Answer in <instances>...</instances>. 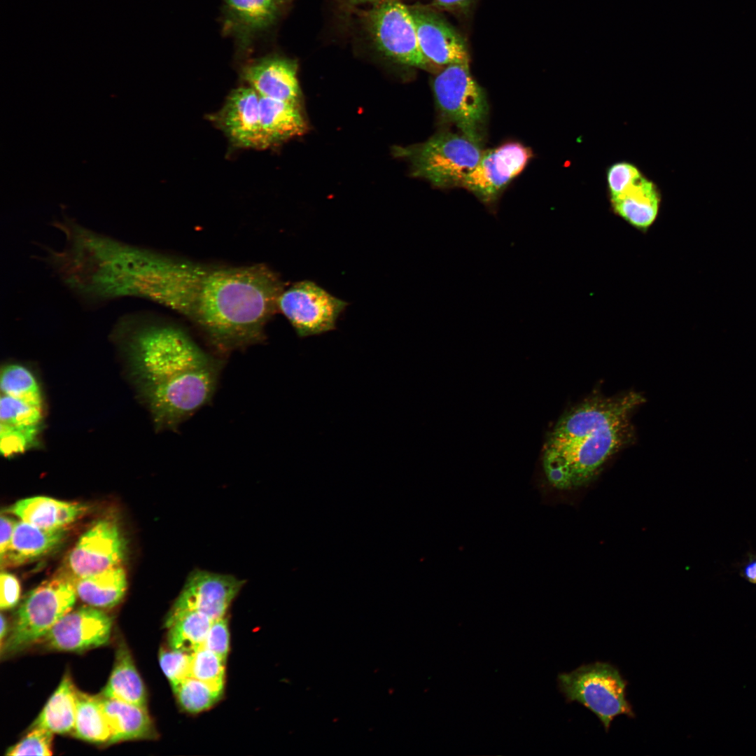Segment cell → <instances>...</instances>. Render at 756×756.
I'll return each mask as SVG.
<instances>
[{
	"label": "cell",
	"instance_id": "1",
	"mask_svg": "<svg viewBox=\"0 0 756 756\" xmlns=\"http://www.w3.org/2000/svg\"><path fill=\"white\" fill-rule=\"evenodd\" d=\"M134 297L183 316L218 349L230 351L263 341L285 288L264 264L198 262L140 248L133 270Z\"/></svg>",
	"mask_w": 756,
	"mask_h": 756
},
{
	"label": "cell",
	"instance_id": "2",
	"mask_svg": "<svg viewBox=\"0 0 756 756\" xmlns=\"http://www.w3.org/2000/svg\"><path fill=\"white\" fill-rule=\"evenodd\" d=\"M124 336L141 393L158 428L175 430L206 405L216 391L222 362L180 327L127 314Z\"/></svg>",
	"mask_w": 756,
	"mask_h": 756
},
{
	"label": "cell",
	"instance_id": "3",
	"mask_svg": "<svg viewBox=\"0 0 756 756\" xmlns=\"http://www.w3.org/2000/svg\"><path fill=\"white\" fill-rule=\"evenodd\" d=\"M643 402L644 397L636 392L593 397L563 414L543 454L550 483L568 490L590 482L606 462L632 440L631 415Z\"/></svg>",
	"mask_w": 756,
	"mask_h": 756
},
{
	"label": "cell",
	"instance_id": "4",
	"mask_svg": "<svg viewBox=\"0 0 756 756\" xmlns=\"http://www.w3.org/2000/svg\"><path fill=\"white\" fill-rule=\"evenodd\" d=\"M75 578L61 573L32 589L18 608L1 648V655L20 652L39 641L76 599Z\"/></svg>",
	"mask_w": 756,
	"mask_h": 756
},
{
	"label": "cell",
	"instance_id": "5",
	"mask_svg": "<svg viewBox=\"0 0 756 756\" xmlns=\"http://www.w3.org/2000/svg\"><path fill=\"white\" fill-rule=\"evenodd\" d=\"M483 152L480 144L450 132L438 133L419 145L393 149L395 155L410 161L414 176L441 188L461 186Z\"/></svg>",
	"mask_w": 756,
	"mask_h": 756
},
{
	"label": "cell",
	"instance_id": "6",
	"mask_svg": "<svg viewBox=\"0 0 756 756\" xmlns=\"http://www.w3.org/2000/svg\"><path fill=\"white\" fill-rule=\"evenodd\" d=\"M557 683L567 701H577L589 709L606 731L616 716H634L626 699V682L608 663L595 662L559 673Z\"/></svg>",
	"mask_w": 756,
	"mask_h": 756
},
{
	"label": "cell",
	"instance_id": "7",
	"mask_svg": "<svg viewBox=\"0 0 756 756\" xmlns=\"http://www.w3.org/2000/svg\"><path fill=\"white\" fill-rule=\"evenodd\" d=\"M442 115L469 139L481 145L488 115L485 93L472 76L468 64L447 65L433 83Z\"/></svg>",
	"mask_w": 756,
	"mask_h": 756
},
{
	"label": "cell",
	"instance_id": "8",
	"mask_svg": "<svg viewBox=\"0 0 756 756\" xmlns=\"http://www.w3.org/2000/svg\"><path fill=\"white\" fill-rule=\"evenodd\" d=\"M347 304L314 282L304 280L284 289L278 310L300 337H306L334 330Z\"/></svg>",
	"mask_w": 756,
	"mask_h": 756
},
{
	"label": "cell",
	"instance_id": "9",
	"mask_svg": "<svg viewBox=\"0 0 756 756\" xmlns=\"http://www.w3.org/2000/svg\"><path fill=\"white\" fill-rule=\"evenodd\" d=\"M370 24L377 46L386 55L406 65L428 66L430 62L419 47L411 10L405 5L384 0L372 11Z\"/></svg>",
	"mask_w": 756,
	"mask_h": 756
},
{
	"label": "cell",
	"instance_id": "10",
	"mask_svg": "<svg viewBox=\"0 0 756 756\" xmlns=\"http://www.w3.org/2000/svg\"><path fill=\"white\" fill-rule=\"evenodd\" d=\"M43 419L38 389H1L0 449L6 457L28 449L38 436Z\"/></svg>",
	"mask_w": 756,
	"mask_h": 756
},
{
	"label": "cell",
	"instance_id": "11",
	"mask_svg": "<svg viewBox=\"0 0 756 756\" xmlns=\"http://www.w3.org/2000/svg\"><path fill=\"white\" fill-rule=\"evenodd\" d=\"M531 150L517 142H508L484 151L461 186L486 204H493L507 184L524 169Z\"/></svg>",
	"mask_w": 756,
	"mask_h": 756
},
{
	"label": "cell",
	"instance_id": "12",
	"mask_svg": "<svg viewBox=\"0 0 756 756\" xmlns=\"http://www.w3.org/2000/svg\"><path fill=\"white\" fill-rule=\"evenodd\" d=\"M126 542L115 520L102 519L78 539L67 558L68 573L78 578L120 566Z\"/></svg>",
	"mask_w": 756,
	"mask_h": 756
},
{
	"label": "cell",
	"instance_id": "13",
	"mask_svg": "<svg viewBox=\"0 0 756 756\" xmlns=\"http://www.w3.org/2000/svg\"><path fill=\"white\" fill-rule=\"evenodd\" d=\"M244 583L231 575L195 569L186 578L169 612L195 610L212 620L223 617Z\"/></svg>",
	"mask_w": 756,
	"mask_h": 756
},
{
	"label": "cell",
	"instance_id": "14",
	"mask_svg": "<svg viewBox=\"0 0 756 756\" xmlns=\"http://www.w3.org/2000/svg\"><path fill=\"white\" fill-rule=\"evenodd\" d=\"M112 619L93 606H83L62 616L41 640L48 648L80 652L107 643Z\"/></svg>",
	"mask_w": 756,
	"mask_h": 756
},
{
	"label": "cell",
	"instance_id": "15",
	"mask_svg": "<svg viewBox=\"0 0 756 756\" xmlns=\"http://www.w3.org/2000/svg\"><path fill=\"white\" fill-rule=\"evenodd\" d=\"M236 147L268 148L260 116V96L250 86L232 90L223 107L209 117Z\"/></svg>",
	"mask_w": 756,
	"mask_h": 756
},
{
	"label": "cell",
	"instance_id": "16",
	"mask_svg": "<svg viewBox=\"0 0 756 756\" xmlns=\"http://www.w3.org/2000/svg\"><path fill=\"white\" fill-rule=\"evenodd\" d=\"M420 49L424 57L438 65L468 64V52L461 36L437 14L411 10Z\"/></svg>",
	"mask_w": 756,
	"mask_h": 756
},
{
	"label": "cell",
	"instance_id": "17",
	"mask_svg": "<svg viewBox=\"0 0 756 756\" xmlns=\"http://www.w3.org/2000/svg\"><path fill=\"white\" fill-rule=\"evenodd\" d=\"M297 69L291 59L267 57L247 66L243 78L261 97L299 104L301 92Z\"/></svg>",
	"mask_w": 756,
	"mask_h": 756
},
{
	"label": "cell",
	"instance_id": "18",
	"mask_svg": "<svg viewBox=\"0 0 756 756\" xmlns=\"http://www.w3.org/2000/svg\"><path fill=\"white\" fill-rule=\"evenodd\" d=\"M87 510L88 507L79 503L34 496L17 501L6 512L35 526L57 529L74 522Z\"/></svg>",
	"mask_w": 756,
	"mask_h": 756
},
{
	"label": "cell",
	"instance_id": "19",
	"mask_svg": "<svg viewBox=\"0 0 756 756\" xmlns=\"http://www.w3.org/2000/svg\"><path fill=\"white\" fill-rule=\"evenodd\" d=\"M66 533V528L45 529L17 522L10 544L1 556V565L17 566L44 556L62 542Z\"/></svg>",
	"mask_w": 756,
	"mask_h": 756
},
{
	"label": "cell",
	"instance_id": "20",
	"mask_svg": "<svg viewBox=\"0 0 756 756\" xmlns=\"http://www.w3.org/2000/svg\"><path fill=\"white\" fill-rule=\"evenodd\" d=\"M610 201L614 211L629 224L647 230L657 217L660 197L654 183L641 174Z\"/></svg>",
	"mask_w": 756,
	"mask_h": 756
},
{
	"label": "cell",
	"instance_id": "21",
	"mask_svg": "<svg viewBox=\"0 0 756 756\" xmlns=\"http://www.w3.org/2000/svg\"><path fill=\"white\" fill-rule=\"evenodd\" d=\"M99 699L111 729L108 744L156 738L157 732L146 707L102 696Z\"/></svg>",
	"mask_w": 756,
	"mask_h": 756
},
{
	"label": "cell",
	"instance_id": "22",
	"mask_svg": "<svg viewBox=\"0 0 756 756\" xmlns=\"http://www.w3.org/2000/svg\"><path fill=\"white\" fill-rule=\"evenodd\" d=\"M260 116L268 147L301 135L307 128L299 104L260 97Z\"/></svg>",
	"mask_w": 756,
	"mask_h": 756
},
{
	"label": "cell",
	"instance_id": "23",
	"mask_svg": "<svg viewBox=\"0 0 756 756\" xmlns=\"http://www.w3.org/2000/svg\"><path fill=\"white\" fill-rule=\"evenodd\" d=\"M102 696L146 707L147 694L144 682L127 645L122 640L117 647L113 668Z\"/></svg>",
	"mask_w": 756,
	"mask_h": 756
},
{
	"label": "cell",
	"instance_id": "24",
	"mask_svg": "<svg viewBox=\"0 0 756 756\" xmlns=\"http://www.w3.org/2000/svg\"><path fill=\"white\" fill-rule=\"evenodd\" d=\"M74 583L79 598L97 608H109L116 606L127 589L126 573L120 566L75 578Z\"/></svg>",
	"mask_w": 756,
	"mask_h": 756
},
{
	"label": "cell",
	"instance_id": "25",
	"mask_svg": "<svg viewBox=\"0 0 756 756\" xmlns=\"http://www.w3.org/2000/svg\"><path fill=\"white\" fill-rule=\"evenodd\" d=\"M76 692L69 674L66 673L31 728L41 727L57 734L72 732L76 710Z\"/></svg>",
	"mask_w": 756,
	"mask_h": 756
},
{
	"label": "cell",
	"instance_id": "26",
	"mask_svg": "<svg viewBox=\"0 0 756 756\" xmlns=\"http://www.w3.org/2000/svg\"><path fill=\"white\" fill-rule=\"evenodd\" d=\"M212 621L198 611L169 612L165 626L169 648L192 654L203 647Z\"/></svg>",
	"mask_w": 756,
	"mask_h": 756
},
{
	"label": "cell",
	"instance_id": "27",
	"mask_svg": "<svg viewBox=\"0 0 756 756\" xmlns=\"http://www.w3.org/2000/svg\"><path fill=\"white\" fill-rule=\"evenodd\" d=\"M72 733L76 738L88 742L108 743L111 729L99 696H90L77 690L76 717Z\"/></svg>",
	"mask_w": 756,
	"mask_h": 756
},
{
	"label": "cell",
	"instance_id": "28",
	"mask_svg": "<svg viewBox=\"0 0 756 756\" xmlns=\"http://www.w3.org/2000/svg\"><path fill=\"white\" fill-rule=\"evenodd\" d=\"M172 689L180 706L191 713L209 709L223 694V692L192 677H188Z\"/></svg>",
	"mask_w": 756,
	"mask_h": 756
},
{
	"label": "cell",
	"instance_id": "29",
	"mask_svg": "<svg viewBox=\"0 0 756 756\" xmlns=\"http://www.w3.org/2000/svg\"><path fill=\"white\" fill-rule=\"evenodd\" d=\"M225 662L216 654L202 647L191 654L190 677L223 692Z\"/></svg>",
	"mask_w": 756,
	"mask_h": 756
},
{
	"label": "cell",
	"instance_id": "30",
	"mask_svg": "<svg viewBox=\"0 0 756 756\" xmlns=\"http://www.w3.org/2000/svg\"><path fill=\"white\" fill-rule=\"evenodd\" d=\"M230 9L252 27L267 25L277 11L279 0H225Z\"/></svg>",
	"mask_w": 756,
	"mask_h": 756
},
{
	"label": "cell",
	"instance_id": "31",
	"mask_svg": "<svg viewBox=\"0 0 756 756\" xmlns=\"http://www.w3.org/2000/svg\"><path fill=\"white\" fill-rule=\"evenodd\" d=\"M52 732L41 728H31V732L6 752V755H51Z\"/></svg>",
	"mask_w": 756,
	"mask_h": 756
},
{
	"label": "cell",
	"instance_id": "32",
	"mask_svg": "<svg viewBox=\"0 0 756 756\" xmlns=\"http://www.w3.org/2000/svg\"><path fill=\"white\" fill-rule=\"evenodd\" d=\"M191 654L172 650L161 649L159 652L160 667L173 688L190 677Z\"/></svg>",
	"mask_w": 756,
	"mask_h": 756
},
{
	"label": "cell",
	"instance_id": "33",
	"mask_svg": "<svg viewBox=\"0 0 756 756\" xmlns=\"http://www.w3.org/2000/svg\"><path fill=\"white\" fill-rule=\"evenodd\" d=\"M229 646L230 634L227 620L223 617L213 620L203 647L212 651L225 662Z\"/></svg>",
	"mask_w": 756,
	"mask_h": 756
},
{
	"label": "cell",
	"instance_id": "34",
	"mask_svg": "<svg viewBox=\"0 0 756 756\" xmlns=\"http://www.w3.org/2000/svg\"><path fill=\"white\" fill-rule=\"evenodd\" d=\"M640 175L641 174L638 169L630 163L618 162L612 164L607 173L610 197L620 194Z\"/></svg>",
	"mask_w": 756,
	"mask_h": 756
},
{
	"label": "cell",
	"instance_id": "35",
	"mask_svg": "<svg viewBox=\"0 0 756 756\" xmlns=\"http://www.w3.org/2000/svg\"><path fill=\"white\" fill-rule=\"evenodd\" d=\"M0 584L1 609L8 610L13 608L19 601L20 596L19 581L13 575L2 571L0 575Z\"/></svg>",
	"mask_w": 756,
	"mask_h": 756
},
{
	"label": "cell",
	"instance_id": "36",
	"mask_svg": "<svg viewBox=\"0 0 756 756\" xmlns=\"http://www.w3.org/2000/svg\"><path fill=\"white\" fill-rule=\"evenodd\" d=\"M17 522L8 515L1 516L0 556L8 550Z\"/></svg>",
	"mask_w": 756,
	"mask_h": 756
},
{
	"label": "cell",
	"instance_id": "37",
	"mask_svg": "<svg viewBox=\"0 0 756 756\" xmlns=\"http://www.w3.org/2000/svg\"><path fill=\"white\" fill-rule=\"evenodd\" d=\"M740 575L747 582L756 584V554H749L740 568Z\"/></svg>",
	"mask_w": 756,
	"mask_h": 756
},
{
	"label": "cell",
	"instance_id": "38",
	"mask_svg": "<svg viewBox=\"0 0 756 756\" xmlns=\"http://www.w3.org/2000/svg\"><path fill=\"white\" fill-rule=\"evenodd\" d=\"M474 0H434L438 8L447 10L464 11L469 8Z\"/></svg>",
	"mask_w": 756,
	"mask_h": 756
},
{
	"label": "cell",
	"instance_id": "39",
	"mask_svg": "<svg viewBox=\"0 0 756 756\" xmlns=\"http://www.w3.org/2000/svg\"><path fill=\"white\" fill-rule=\"evenodd\" d=\"M8 631L7 621H6V617L4 616V615L1 614V630H0L1 648L3 647V645L4 643V639H5V638H6V637L8 636Z\"/></svg>",
	"mask_w": 756,
	"mask_h": 756
},
{
	"label": "cell",
	"instance_id": "40",
	"mask_svg": "<svg viewBox=\"0 0 756 756\" xmlns=\"http://www.w3.org/2000/svg\"><path fill=\"white\" fill-rule=\"evenodd\" d=\"M379 1V0H367V1Z\"/></svg>",
	"mask_w": 756,
	"mask_h": 756
},
{
	"label": "cell",
	"instance_id": "41",
	"mask_svg": "<svg viewBox=\"0 0 756 756\" xmlns=\"http://www.w3.org/2000/svg\"><path fill=\"white\" fill-rule=\"evenodd\" d=\"M358 1H367V0H358Z\"/></svg>",
	"mask_w": 756,
	"mask_h": 756
}]
</instances>
